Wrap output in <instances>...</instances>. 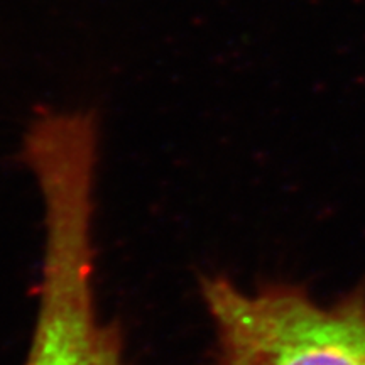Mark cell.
I'll return each mask as SVG.
<instances>
[{"mask_svg":"<svg viewBox=\"0 0 365 365\" xmlns=\"http://www.w3.org/2000/svg\"><path fill=\"white\" fill-rule=\"evenodd\" d=\"M216 330V365H365V283L320 305L298 284L238 289L201 279Z\"/></svg>","mask_w":365,"mask_h":365,"instance_id":"1","label":"cell"},{"mask_svg":"<svg viewBox=\"0 0 365 365\" xmlns=\"http://www.w3.org/2000/svg\"><path fill=\"white\" fill-rule=\"evenodd\" d=\"M26 365H127L117 325L100 321L93 292L92 230H46L39 313Z\"/></svg>","mask_w":365,"mask_h":365,"instance_id":"2","label":"cell"}]
</instances>
